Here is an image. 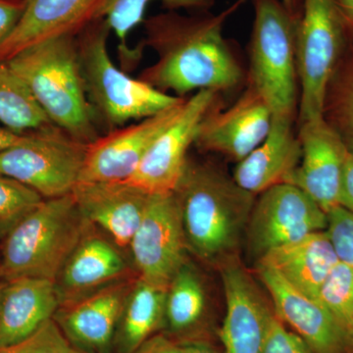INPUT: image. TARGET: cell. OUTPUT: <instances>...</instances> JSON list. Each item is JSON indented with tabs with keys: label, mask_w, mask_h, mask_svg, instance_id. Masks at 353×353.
Returning <instances> with one entry per match:
<instances>
[{
	"label": "cell",
	"mask_w": 353,
	"mask_h": 353,
	"mask_svg": "<svg viewBox=\"0 0 353 353\" xmlns=\"http://www.w3.org/2000/svg\"><path fill=\"white\" fill-rule=\"evenodd\" d=\"M127 270L116 246L88 229L55 281L60 305L118 282Z\"/></svg>",
	"instance_id": "7402d4cb"
},
{
	"label": "cell",
	"mask_w": 353,
	"mask_h": 353,
	"mask_svg": "<svg viewBox=\"0 0 353 353\" xmlns=\"http://www.w3.org/2000/svg\"><path fill=\"white\" fill-rule=\"evenodd\" d=\"M183 353H218L214 348L202 341H190L181 345Z\"/></svg>",
	"instance_id": "74e56055"
},
{
	"label": "cell",
	"mask_w": 353,
	"mask_h": 353,
	"mask_svg": "<svg viewBox=\"0 0 353 353\" xmlns=\"http://www.w3.org/2000/svg\"><path fill=\"white\" fill-rule=\"evenodd\" d=\"M20 137L21 134H16L6 127H0V152L14 145Z\"/></svg>",
	"instance_id": "f35d334b"
},
{
	"label": "cell",
	"mask_w": 353,
	"mask_h": 353,
	"mask_svg": "<svg viewBox=\"0 0 353 353\" xmlns=\"http://www.w3.org/2000/svg\"><path fill=\"white\" fill-rule=\"evenodd\" d=\"M43 201L36 190L0 173V236H6Z\"/></svg>",
	"instance_id": "f546056e"
},
{
	"label": "cell",
	"mask_w": 353,
	"mask_h": 353,
	"mask_svg": "<svg viewBox=\"0 0 353 353\" xmlns=\"http://www.w3.org/2000/svg\"><path fill=\"white\" fill-rule=\"evenodd\" d=\"M88 145L50 123L24 132L0 152V173L44 199L67 196L80 182Z\"/></svg>",
	"instance_id": "ba28073f"
},
{
	"label": "cell",
	"mask_w": 353,
	"mask_h": 353,
	"mask_svg": "<svg viewBox=\"0 0 353 353\" xmlns=\"http://www.w3.org/2000/svg\"><path fill=\"white\" fill-rule=\"evenodd\" d=\"M168 288L139 277L123 309L121 343L126 353H134L163 322Z\"/></svg>",
	"instance_id": "d4e9b609"
},
{
	"label": "cell",
	"mask_w": 353,
	"mask_h": 353,
	"mask_svg": "<svg viewBox=\"0 0 353 353\" xmlns=\"http://www.w3.org/2000/svg\"><path fill=\"white\" fill-rule=\"evenodd\" d=\"M260 353H313L296 333L285 328L283 322L272 313L267 323L263 345Z\"/></svg>",
	"instance_id": "d6a6232c"
},
{
	"label": "cell",
	"mask_w": 353,
	"mask_h": 353,
	"mask_svg": "<svg viewBox=\"0 0 353 353\" xmlns=\"http://www.w3.org/2000/svg\"><path fill=\"white\" fill-rule=\"evenodd\" d=\"M327 226L328 215L308 194L292 183H281L255 199L245 230L248 250L259 260Z\"/></svg>",
	"instance_id": "9c48e42d"
},
{
	"label": "cell",
	"mask_w": 353,
	"mask_h": 353,
	"mask_svg": "<svg viewBox=\"0 0 353 353\" xmlns=\"http://www.w3.org/2000/svg\"><path fill=\"white\" fill-rule=\"evenodd\" d=\"M336 0H301L296 28L299 101L296 126L322 118L325 92L347 44Z\"/></svg>",
	"instance_id": "52a82bcc"
},
{
	"label": "cell",
	"mask_w": 353,
	"mask_h": 353,
	"mask_svg": "<svg viewBox=\"0 0 353 353\" xmlns=\"http://www.w3.org/2000/svg\"><path fill=\"white\" fill-rule=\"evenodd\" d=\"M347 26L348 39L353 41V0H336Z\"/></svg>",
	"instance_id": "8d00e7d4"
},
{
	"label": "cell",
	"mask_w": 353,
	"mask_h": 353,
	"mask_svg": "<svg viewBox=\"0 0 353 353\" xmlns=\"http://www.w3.org/2000/svg\"><path fill=\"white\" fill-rule=\"evenodd\" d=\"M219 97L214 90H201L188 97L175 122L158 137L126 182L148 194L175 192L202 118Z\"/></svg>",
	"instance_id": "30bf717a"
},
{
	"label": "cell",
	"mask_w": 353,
	"mask_h": 353,
	"mask_svg": "<svg viewBox=\"0 0 353 353\" xmlns=\"http://www.w3.org/2000/svg\"><path fill=\"white\" fill-rule=\"evenodd\" d=\"M73 194L44 199L6 236L0 279L57 281L70 255L90 226Z\"/></svg>",
	"instance_id": "5b68a950"
},
{
	"label": "cell",
	"mask_w": 353,
	"mask_h": 353,
	"mask_svg": "<svg viewBox=\"0 0 353 353\" xmlns=\"http://www.w3.org/2000/svg\"><path fill=\"white\" fill-rule=\"evenodd\" d=\"M83 218L119 248H130L150 194L127 182H80L73 192Z\"/></svg>",
	"instance_id": "ac0fdd59"
},
{
	"label": "cell",
	"mask_w": 353,
	"mask_h": 353,
	"mask_svg": "<svg viewBox=\"0 0 353 353\" xmlns=\"http://www.w3.org/2000/svg\"><path fill=\"white\" fill-rule=\"evenodd\" d=\"M26 0H0V44L15 29L24 12Z\"/></svg>",
	"instance_id": "836d02e7"
},
{
	"label": "cell",
	"mask_w": 353,
	"mask_h": 353,
	"mask_svg": "<svg viewBox=\"0 0 353 353\" xmlns=\"http://www.w3.org/2000/svg\"><path fill=\"white\" fill-rule=\"evenodd\" d=\"M129 248L139 277L169 288L176 274L187 263L188 246L174 192L150 194Z\"/></svg>",
	"instance_id": "8fae6325"
},
{
	"label": "cell",
	"mask_w": 353,
	"mask_h": 353,
	"mask_svg": "<svg viewBox=\"0 0 353 353\" xmlns=\"http://www.w3.org/2000/svg\"><path fill=\"white\" fill-rule=\"evenodd\" d=\"M110 26L103 18L77 36L79 64L95 124L105 132L150 117L185 99L164 94L118 68L108 51Z\"/></svg>",
	"instance_id": "277c9868"
},
{
	"label": "cell",
	"mask_w": 353,
	"mask_h": 353,
	"mask_svg": "<svg viewBox=\"0 0 353 353\" xmlns=\"http://www.w3.org/2000/svg\"><path fill=\"white\" fill-rule=\"evenodd\" d=\"M174 194L188 250L209 264L234 259L256 196L214 165L190 160Z\"/></svg>",
	"instance_id": "7a4b0ae2"
},
{
	"label": "cell",
	"mask_w": 353,
	"mask_h": 353,
	"mask_svg": "<svg viewBox=\"0 0 353 353\" xmlns=\"http://www.w3.org/2000/svg\"><path fill=\"white\" fill-rule=\"evenodd\" d=\"M6 282H0V299H1L2 292H3L4 287H6Z\"/></svg>",
	"instance_id": "b9f144b4"
},
{
	"label": "cell",
	"mask_w": 353,
	"mask_h": 353,
	"mask_svg": "<svg viewBox=\"0 0 353 353\" xmlns=\"http://www.w3.org/2000/svg\"><path fill=\"white\" fill-rule=\"evenodd\" d=\"M254 9L250 34L246 83L266 102L273 119L296 121L299 83L296 60V28L299 16L282 0H252Z\"/></svg>",
	"instance_id": "8992f818"
},
{
	"label": "cell",
	"mask_w": 353,
	"mask_h": 353,
	"mask_svg": "<svg viewBox=\"0 0 353 353\" xmlns=\"http://www.w3.org/2000/svg\"><path fill=\"white\" fill-rule=\"evenodd\" d=\"M326 232L339 261L353 265V212L336 206L328 213Z\"/></svg>",
	"instance_id": "1f68e13d"
},
{
	"label": "cell",
	"mask_w": 353,
	"mask_h": 353,
	"mask_svg": "<svg viewBox=\"0 0 353 353\" xmlns=\"http://www.w3.org/2000/svg\"><path fill=\"white\" fill-rule=\"evenodd\" d=\"M72 353H92L85 352V350H80V348L73 347V350H72Z\"/></svg>",
	"instance_id": "60d3db41"
},
{
	"label": "cell",
	"mask_w": 353,
	"mask_h": 353,
	"mask_svg": "<svg viewBox=\"0 0 353 353\" xmlns=\"http://www.w3.org/2000/svg\"><path fill=\"white\" fill-rule=\"evenodd\" d=\"M325 306L353 343V265L339 261L320 290Z\"/></svg>",
	"instance_id": "f1b7e54d"
},
{
	"label": "cell",
	"mask_w": 353,
	"mask_h": 353,
	"mask_svg": "<svg viewBox=\"0 0 353 353\" xmlns=\"http://www.w3.org/2000/svg\"><path fill=\"white\" fill-rule=\"evenodd\" d=\"M301 157L296 121L272 118L266 138L238 162L232 176L246 192L259 196L272 187L287 183Z\"/></svg>",
	"instance_id": "ffe728a7"
},
{
	"label": "cell",
	"mask_w": 353,
	"mask_h": 353,
	"mask_svg": "<svg viewBox=\"0 0 353 353\" xmlns=\"http://www.w3.org/2000/svg\"><path fill=\"white\" fill-rule=\"evenodd\" d=\"M226 299L221 340L226 353H260L272 312L254 281L236 259L220 266Z\"/></svg>",
	"instance_id": "2e32d148"
},
{
	"label": "cell",
	"mask_w": 353,
	"mask_h": 353,
	"mask_svg": "<svg viewBox=\"0 0 353 353\" xmlns=\"http://www.w3.org/2000/svg\"><path fill=\"white\" fill-rule=\"evenodd\" d=\"M73 347L54 318L24 340L0 348V353H72Z\"/></svg>",
	"instance_id": "4dcf8cb0"
},
{
	"label": "cell",
	"mask_w": 353,
	"mask_h": 353,
	"mask_svg": "<svg viewBox=\"0 0 353 353\" xmlns=\"http://www.w3.org/2000/svg\"><path fill=\"white\" fill-rule=\"evenodd\" d=\"M257 274L279 319L288 323L313 353L345 352L350 343L347 334L319 301L301 294L270 267L257 264Z\"/></svg>",
	"instance_id": "9a60e30c"
},
{
	"label": "cell",
	"mask_w": 353,
	"mask_h": 353,
	"mask_svg": "<svg viewBox=\"0 0 353 353\" xmlns=\"http://www.w3.org/2000/svg\"><path fill=\"white\" fill-rule=\"evenodd\" d=\"M0 122L19 134L51 123L7 62H0Z\"/></svg>",
	"instance_id": "4316f807"
},
{
	"label": "cell",
	"mask_w": 353,
	"mask_h": 353,
	"mask_svg": "<svg viewBox=\"0 0 353 353\" xmlns=\"http://www.w3.org/2000/svg\"><path fill=\"white\" fill-rule=\"evenodd\" d=\"M205 301L201 278L187 262L171 281L167 292L165 318L171 329L180 332L194 326L203 315Z\"/></svg>",
	"instance_id": "83f0119b"
},
{
	"label": "cell",
	"mask_w": 353,
	"mask_h": 353,
	"mask_svg": "<svg viewBox=\"0 0 353 353\" xmlns=\"http://www.w3.org/2000/svg\"><path fill=\"white\" fill-rule=\"evenodd\" d=\"M60 304L54 281L21 277L6 282L0 299V348L31 336L54 318Z\"/></svg>",
	"instance_id": "44dd1931"
},
{
	"label": "cell",
	"mask_w": 353,
	"mask_h": 353,
	"mask_svg": "<svg viewBox=\"0 0 353 353\" xmlns=\"http://www.w3.org/2000/svg\"><path fill=\"white\" fill-rule=\"evenodd\" d=\"M157 0H104L97 18L108 21L111 31L118 39V59L121 69L129 73L139 66L143 51L136 46L131 48L128 39L145 19V11ZM166 11H189L190 13L210 12L215 0H157Z\"/></svg>",
	"instance_id": "cb8c5ba5"
},
{
	"label": "cell",
	"mask_w": 353,
	"mask_h": 353,
	"mask_svg": "<svg viewBox=\"0 0 353 353\" xmlns=\"http://www.w3.org/2000/svg\"><path fill=\"white\" fill-rule=\"evenodd\" d=\"M185 99L161 112L102 134L88 145L80 182H126L158 137L179 117Z\"/></svg>",
	"instance_id": "7c38bea8"
},
{
	"label": "cell",
	"mask_w": 353,
	"mask_h": 353,
	"mask_svg": "<svg viewBox=\"0 0 353 353\" xmlns=\"http://www.w3.org/2000/svg\"><path fill=\"white\" fill-rule=\"evenodd\" d=\"M272 112L261 95L246 85L229 108L216 102L202 118L194 145L202 152L217 153L236 163L264 141L270 131Z\"/></svg>",
	"instance_id": "4fadbf2b"
},
{
	"label": "cell",
	"mask_w": 353,
	"mask_h": 353,
	"mask_svg": "<svg viewBox=\"0 0 353 353\" xmlns=\"http://www.w3.org/2000/svg\"><path fill=\"white\" fill-rule=\"evenodd\" d=\"M134 281H118L63 304L58 313L60 328L80 350L102 352L110 345Z\"/></svg>",
	"instance_id": "d6986e66"
},
{
	"label": "cell",
	"mask_w": 353,
	"mask_h": 353,
	"mask_svg": "<svg viewBox=\"0 0 353 353\" xmlns=\"http://www.w3.org/2000/svg\"><path fill=\"white\" fill-rule=\"evenodd\" d=\"M340 206L353 212V154L350 153L343 171L341 183Z\"/></svg>",
	"instance_id": "d590c367"
},
{
	"label": "cell",
	"mask_w": 353,
	"mask_h": 353,
	"mask_svg": "<svg viewBox=\"0 0 353 353\" xmlns=\"http://www.w3.org/2000/svg\"><path fill=\"white\" fill-rule=\"evenodd\" d=\"M338 262L326 230L275 248L259 260V264L270 267L294 289L316 301Z\"/></svg>",
	"instance_id": "603a6c76"
},
{
	"label": "cell",
	"mask_w": 353,
	"mask_h": 353,
	"mask_svg": "<svg viewBox=\"0 0 353 353\" xmlns=\"http://www.w3.org/2000/svg\"><path fill=\"white\" fill-rule=\"evenodd\" d=\"M322 117L353 154V41L330 79L325 92Z\"/></svg>",
	"instance_id": "484cf974"
},
{
	"label": "cell",
	"mask_w": 353,
	"mask_h": 353,
	"mask_svg": "<svg viewBox=\"0 0 353 353\" xmlns=\"http://www.w3.org/2000/svg\"><path fill=\"white\" fill-rule=\"evenodd\" d=\"M285 6L294 15L299 16L301 12V0H282Z\"/></svg>",
	"instance_id": "ab89813d"
},
{
	"label": "cell",
	"mask_w": 353,
	"mask_h": 353,
	"mask_svg": "<svg viewBox=\"0 0 353 353\" xmlns=\"http://www.w3.org/2000/svg\"><path fill=\"white\" fill-rule=\"evenodd\" d=\"M6 62L53 125L85 145L101 136L83 88L77 37L34 44Z\"/></svg>",
	"instance_id": "3957f363"
},
{
	"label": "cell",
	"mask_w": 353,
	"mask_h": 353,
	"mask_svg": "<svg viewBox=\"0 0 353 353\" xmlns=\"http://www.w3.org/2000/svg\"><path fill=\"white\" fill-rule=\"evenodd\" d=\"M134 353H183V350L169 339L157 336L145 341Z\"/></svg>",
	"instance_id": "e575fe53"
},
{
	"label": "cell",
	"mask_w": 353,
	"mask_h": 353,
	"mask_svg": "<svg viewBox=\"0 0 353 353\" xmlns=\"http://www.w3.org/2000/svg\"><path fill=\"white\" fill-rule=\"evenodd\" d=\"M104 0H26L24 12L8 38L0 44V62L20 51L60 37H77L92 21Z\"/></svg>",
	"instance_id": "e0dca14e"
},
{
	"label": "cell",
	"mask_w": 353,
	"mask_h": 353,
	"mask_svg": "<svg viewBox=\"0 0 353 353\" xmlns=\"http://www.w3.org/2000/svg\"><path fill=\"white\" fill-rule=\"evenodd\" d=\"M296 127L301 161L287 183L303 190L328 213L340 205L343 171L350 152L323 117Z\"/></svg>",
	"instance_id": "5bb4252c"
},
{
	"label": "cell",
	"mask_w": 353,
	"mask_h": 353,
	"mask_svg": "<svg viewBox=\"0 0 353 353\" xmlns=\"http://www.w3.org/2000/svg\"><path fill=\"white\" fill-rule=\"evenodd\" d=\"M248 0H236L219 13L165 11L143 20L141 43L157 60L139 79L164 94L185 99L201 90L232 92L246 82L233 46L224 34L226 22Z\"/></svg>",
	"instance_id": "6da1fadb"
}]
</instances>
